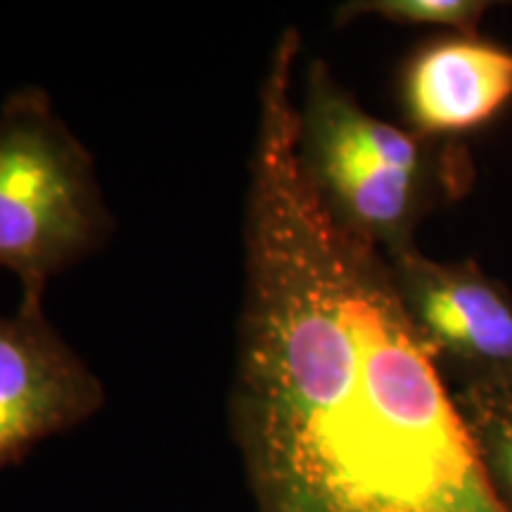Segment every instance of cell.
<instances>
[{"instance_id":"obj_1","label":"cell","mask_w":512,"mask_h":512,"mask_svg":"<svg viewBox=\"0 0 512 512\" xmlns=\"http://www.w3.org/2000/svg\"><path fill=\"white\" fill-rule=\"evenodd\" d=\"M287 29L261 83L233 432L256 512H505L380 249L320 207Z\"/></svg>"},{"instance_id":"obj_2","label":"cell","mask_w":512,"mask_h":512,"mask_svg":"<svg viewBox=\"0 0 512 512\" xmlns=\"http://www.w3.org/2000/svg\"><path fill=\"white\" fill-rule=\"evenodd\" d=\"M294 145L320 207L387 259L418 247L420 223L475 181L465 147L370 114L320 57L306 64Z\"/></svg>"},{"instance_id":"obj_3","label":"cell","mask_w":512,"mask_h":512,"mask_svg":"<svg viewBox=\"0 0 512 512\" xmlns=\"http://www.w3.org/2000/svg\"><path fill=\"white\" fill-rule=\"evenodd\" d=\"M86 145L41 88H22L0 110V266L22 283V309H43L53 275L110 235Z\"/></svg>"},{"instance_id":"obj_4","label":"cell","mask_w":512,"mask_h":512,"mask_svg":"<svg viewBox=\"0 0 512 512\" xmlns=\"http://www.w3.org/2000/svg\"><path fill=\"white\" fill-rule=\"evenodd\" d=\"M389 261L408 320L456 387L512 377V292L479 261H437L418 247Z\"/></svg>"},{"instance_id":"obj_5","label":"cell","mask_w":512,"mask_h":512,"mask_svg":"<svg viewBox=\"0 0 512 512\" xmlns=\"http://www.w3.org/2000/svg\"><path fill=\"white\" fill-rule=\"evenodd\" d=\"M105 406V387L43 309L0 316V467Z\"/></svg>"},{"instance_id":"obj_6","label":"cell","mask_w":512,"mask_h":512,"mask_svg":"<svg viewBox=\"0 0 512 512\" xmlns=\"http://www.w3.org/2000/svg\"><path fill=\"white\" fill-rule=\"evenodd\" d=\"M512 102V50L479 34H446L422 43L401 74L408 128L456 140L491 124Z\"/></svg>"},{"instance_id":"obj_7","label":"cell","mask_w":512,"mask_h":512,"mask_svg":"<svg viewBox=\"0 0 512 512\" xmlns=\"http://www.w3.org/2000/svg\"><path fill=\"white\" fill-rule=\"evenodd\" d=\"M451 389L486 482L512 512V377Z\"/></svg>"},{"instance_id":"obj_8","label":"cell","mask_w":512,"mask_h":512,"mask_svg":"<svg viewBox=\"0 0 512 512\" xmlns=\"http://www.w3.org/2000/svg\"><path fill=\"white\" fill-rule=\"evenodd\" d=\"M496 3L489 0H354L339 5L337 27L361 17H377L401 27L446 29L448 34H479V24Z\"/></svg>"}]
</instances>
